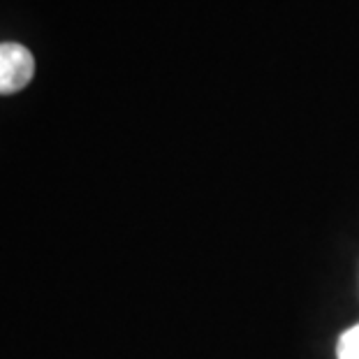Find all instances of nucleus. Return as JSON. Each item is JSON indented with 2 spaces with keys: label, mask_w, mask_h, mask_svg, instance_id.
<instances>
[{
  "label": "nucleus",
  "mask_w": 359,
  "mask_h": 359,
  "mask_svg": "<svg viewBox=\"0 0 359 359\" xmlns=\"http://www.w3.org/2000/svg\"><path fill=\"white\" fill-rule=\"evenodd\" d=\"M35 74V58L24 44H0V95H10L26 88Z\"/></svg>",
  "instance_id": "1"
},
{
  "label": "nucleus",
  "mask_w": 359,
  "mask_h": 359,
  "mask_svg": "<svg viewBox=\"0 0 359 359\" xmlns=\"http://www.w3.org/2000/svg\"><path fill=\"white\" fill-rule=\"evenodd\" d=\"M336 359H359V323L339 336V341H336Z\"/></svg>",
  "instance_id": "2"
}]
</instances>
